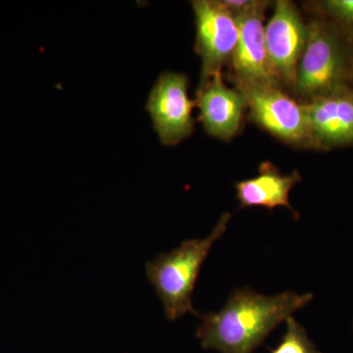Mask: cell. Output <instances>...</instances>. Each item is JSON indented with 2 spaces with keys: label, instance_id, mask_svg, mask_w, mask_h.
<instances>
[{
  "label": "cell",
  "instance_id": "1",
  "mask_svg": "<svg viewBox=\"0 0 353 353\" xmlns=\"http://www.w3.org/2000/svg\"><path fill=\"white\" fill-rule=\"evenodd\" d=\"M312 299V294L264 296L250 288L238 289L221 310L201 315L196 336L205 350L252 353L281 323Z\"/></svg>",
  "mask_w": 353,
  "mask_h": 353
},
{
  "label": "cell",
  "instance_id": "2",
  "mask_svg": "<svg viewBox=\"0 0 353 353\" xmlns=\"http://www.w3.org/2000/svg\"><path fill=\"white\" fill-rule=\"evenodd\" d=\"M230 220L231 214L224 213L208 238L183 241L175 250L160 253L146 262V277L159 297L168 321H176L188 313L201 317L192 306V294L202 265L213 245L226 232Z\"/></svg>",
  "mask_w": 353,
  "mask_h": 353
},
{
  "label": "cell",
  "instance_id": "3",
  "mask_svg": "<svg viewBox=\"0 0 353 353\" xmlns=\"http://www.w3.org/2000/svg\"><path fill=\"white\" fill-rule=\"evenodd\" d=\"M347 59L336 32L329 25L312 21L297 66L294 90L312 99L345 85Z\"/></svg>",
  "mask_w": 353,
  "mask_h": 353
},
{
  "label": "cell",
  "instance_id": "4",
  "mask_svg": "<svg viewBox=\"0 0 353 353\" xmlns=\"http://www.w3.org/2000/svg\"><path fill=\"white\" fill-rule=\"evenodd\" d=\"M240 90L250 109V119L276 138L292 145L313 146L305 105L278 85Z\"/></svg>",
  "mask_w": 353,
  "mask_h": 353
},
{
  "label": "cell",
  "instance_id": "5",
  "mask_svg": "<svg viewBox=\"0 0 353 353\" xmlns=\"http://www.w3.org/2000/svg\"><path fill=\"white\" fill-rule=\"evenodd\" d=\"M196 102L189 97V79L185 74L166 72L153 85L146 110L162 145L174 146L194 132L192 109Z\"/></svg>",
  "mask_w": 353,
  "mask_h": 353
},
{
  "label": "cell",
  "instance_id": "6",
  "mask_svg": "<svg viewBox=\"0 0 353 353\" xmlns=\"http://www.w3.org/2000/svg\"><path fill=\"white\" fill-rule=\"evenodd\" d=\"M196 18V50L201 55V83H205L231 61L239 41V25L220 0L192 2Z\"/></svg>",
  "mask_w": 353,
  "mask_h": 353
},
{
  "label": "cell",
  "instance_id": "7",
  "mask_svg": "<svg viewBox=\"0 0 353 353\" xmlns=\"http://www.w3.org/2000/svg\"><path fill=\"white\" fill-rule=\"evenodd\" d=\"M264 34L272 72L280 85L294 88L297 66L307 39V25L296 4L289 0L276 2Z\"/></svg>",
  "mask_w": 353,
  "mask_h": 353
},
{
  "label": "cell",
  "instance_id": "8",
  "mask_svg": "<svg viewBox=\"0 0 353 353\" xmlns=\"http://www.w3.org/2000/svg\"><path fill=\"white\" fill-rule=\"evenodd\" d=\"M268 2L246 12L233 15L239 25L238 44L231 64L236 90L263 85H278L280 83L272 72L264 34V12Z\"/></svg>",
  "mask_w": 353,
  "mask_h": 353
},
{
  "label": "cell",
  "instance_id": "9",
  "mask_svg": "<svg viewBox=\"0 0 353 353\" xmlns=\"http://www.w3.org/2000/svg\"><path fill=\"white\" fill-rule=\"evenodd\" d=\"M304 105L314 148L353 145V90L341 85Z\"/></svg>",
  "mask_w": 353,
  "mask_h": 353
},
{
  "label": "cell",
  "instance_id": "10",
  "mask_svg": "<svg viewBox=\"0 0 353 353\" xmlns=\"http://www.w3.org/2000/svg\"><path fill=\"white\" fill-rule=\"evenodd\" d=\"M196 105L199 122L210 136L230 141L240 132L246 101L240 90L227 87L222 73L199 85Z\"/></svg>",
  "mask_w": 353,
  "mask_h": 353
},
{
  "label": "cell",
  "instance_id": "11",
  "mask_svg": "<svg viewBox=\"0 0 353 353\" xmlns=\"http://www.w3.org/2000/svg\"><path fill=\"white\" fill-rule=\"evenodd\" d=\"M301 181L299 171L283 175L270 162H263L260 165L259 175L234 185L236 199L240 202V208L261 206L273 210L278 206H284L299 218V213L290 205L289 196L290 190Z\"/></svg>",
  "mask_w": 353,
  "mask_h": 353
},
{
  "label": "cell",
  "instance_id": "12",
  "mask_svg": "<svg viewBox=\"0 0 353 353\" xmlns=\"http://www.w3.org/2000/svg\"><path fill=\"white\" fill-rule=\"evenodd\" d=\"M287 330L277 347L272 348L271 353H322L315 343L308 338L305 330L294 317L288 318Z\"/></svg>",
  "mask_w": 353,
  "mask_h": 353
},
{
  "label": "cell",
  "instance_id": "13",
  "mask_svg": "<svg viewBox=\"0 0 353 353\" xmlns=\"http://www.w3.org/2000/svg\"><path fill=\"white\" fill-rule=\"evenodd\" d=\"M323 6L331 17L353 34V0H329Z\"/></svg>",
  "mask_w": 353,
  "mask_h": 353
}]
</instances>
